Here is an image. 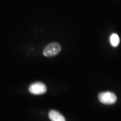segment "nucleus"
<instances>
[{
	"label": "nucleus",
	"mask_w": 121,
	"mask_h": 121,
	"mask_svg": "<svg viewBox=\"0 0 121 121\" xmlns=\"http://www.w3.org/2000/svg\"><path fill=\"white\" fill-rule=\"evenodd\" d=\"M61 46L57 43H52L45 47L43 51L44 56L52 57L56 55L61 50Z\"/></svg>",
	"instance_id": "obj_1"
},
{
	"label": "nucleus",
	"mask_w": 121,
	"mask_h": 121,
	"mask_svg": "<svg viewBox=\"0 0 121 121\" xmlns=\"http://www.w3.org/2000/svg\"><path fill=\"white\" fill-rule=\"evenodd\" d=\"M98 98L101 103L106 104H114L117 99L115 94L110 91L100 93L98 95Z\"/></svg>",
	"instance_id": "obj_2"
},
{
	"label": "nucleus",
	"mask_w": 121,
	"mask_h": 121,
	"mask_svg": "<svg viewBox=\"0 0 121 121\" xmlns=\"http://www.w3.org/2000/svg\"><path fill=\"white\" fill-rule=\"evenodd\" d=\"M30 93L35 95H39L45 93L47 91V87L42 82H36L30 85L29 87Z\"/></svg>",
	"instance_id": "obj_3"
},
{
	"label": "nucleus",
	"mask_w": 121,
	"mask_h": 121,
	"mask_svg": "<svg viewBox=\"0 0 121 121\" xmlns=\"http://www.w3.org/2000/svg\"><path fill=\"white\" fill-rule=\"evenodd\" d=\"M48 117L51 121H65L64 117L56 110L50 111L48 113Z\"/></svg>",
	"instance_id": "obj_4"
},
{
	"label": "nucleus",
	"mask_w": 121,
	"mask_h": 121,
	"mask_svg": "<svg viewBox=\"0 0 121 121\" xmlns=\"http://www.w3.org/2000/svg\"><path fill=\"white\" fill-rule=\"evenodd\" d=\"M109 42L113 47H116L120 43V38L116 33H112L109 37Z\"/></svg>",
	"instance_id": "obj_5"
}]
</instances>
